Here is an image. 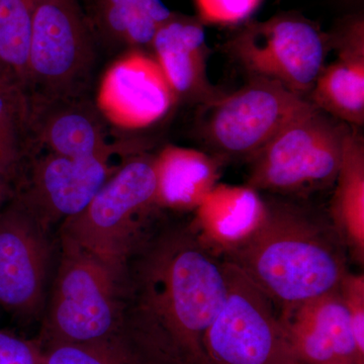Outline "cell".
<instances>
[{
    "mask_svg": "<svg viewBox=\"0 0 364 364\" xmlns=\"http://www.w3.org/2000/svg\"><path fill=\"white\" fill-rule=\"evenodd\" d=\"M31 105L32 149L69 158L133 156L141 153L133 145L112 142L107 119L88 95L31 100Z\"/></svg>",
    "mask_w": 364,
    "mask_h": 364,
    "instance_id": "obj_12",
    "label": "cell"
},
{
    "mask_svg": "<svg viewBox=\"0 0 364 364\" xmlns=\"http://www.w3.org/2000/svg\"><path fill=\"white\" fill-rule=\"evenodd\" d=\"M150 47L176 100L207 102L217 97L207 76V36L202 21L172 14Z\"/></svg>",
    "mask_w": 364,
    "mask_h": 364,
    "instance_id": "obj_16",
    "label": "cell"
},
{
    "mask_svg": "<svg viewBox=\"0 0 364 364\" xmlns=\"http://www.w3.org/2000/svg\"><path fill=\"white\" fill-rule=\"evenodd\" d=\"M44 364H146L121 336L90 343L42 347Z\"/></svg>",
    "mask_w": 364,
    "mask_h": 364,
    "instance_id": "obj_23",
    "label": "cell"
},
{
    "mask_svg": "<svg viewBox=\"0 0 364 364\" xmlns=\"http://www.w3.org/2000/svg\"><path fill=\"white\" fill-rule=\"evenodd\" d=\"M348 253L328 215L287 200H265L252 233L223 253L279 313L336 289L348 272Z\"/></svg>",
    "mask_w": 364,
    "mask_h": 364,
    "instance_id": "obj_2",
    "label": "cell"
},
{
    "mask_svg": "<svg viewBox=\"0 0 364 364\" xmlns=\"http://www.w3.org/2000/svg\"><path fill=\"white\" fill-rule=\"evenodd\" d=\"M331 41L312 21L296 14H279L253 21L230 41L232 56L252 77L264 78L308 100Z\"/></svg>",
    "mask_w": 364,
    "mask_h": 364,
    "instance_id": "obj_8",
    "label": "cell"
},
{
    "mask_svg": "<svg viewBox=\"0 0 364 364\" xmlns=\"http://www.w3.org/2000/svg\"><path fill=\"white\" fill-rule=\"evenodd\" d=\"M338 291L350 318L358 350L364 355V275L347 272L340 280Z\"/></svg>",
    "mask_w": 364,
    "mask_h": 364,
    "instance_id": "obj_25",
    "label": "cell"
},
{
    "mask_svg": "<svg viewBox=\"0 0 364 364\" xmlns=\"http://www.w3.org/2000/svg\"><path fill=\"white\" fill-rule=\"evenodd\" d=\"M262 0H196L200 21L230 26L247 20Z\"/></svg>",
    "mask_w": 364,
    "mask_h": 364,
    "instance_id": "obj_24",
    "label": "cell"
},
{
    "mask_svg": "<svg viewBox=\"0 0 364 364\" xmlns=\"http://www.w3.org/2000/svg\"><path fill=\"white\" fill-rule=\"evenodd\" d=\"M35 0H0V61L26 88Z\"/></svg>",
    "mask_w": 364,
    "mask_h": 364,
    "instance_id": "obj_22",
    "label": "cell"
},
{
    "mask_svg": "<svg viewBox=\"0 0 364 364\" xmlns=\"http://www.w3.org/2000/svg\"><path fill=\"white\" fill-rule=\"evenodd\" d=\"M221 163L202 151L176 146L163 149L155 156L160 208L195 212L217 186Z\"/></svg>",
    "mask_w": 364,
    "mask_h": 364,
    "instance_id": "obj_18",
    "label": "cell"
},
{
    "mask_svg": "<svg viewBox=\"0 0 364 364\" xmlns=\"http://www.w3.org/2000/svg\"><path fill=\"white\" fill-rule=\"evenodd\" d=\"M98 49L80 0H35L26 77L31 100L87 95Z\"/></svg>",
    "mask_w": 364,
    "mask_h": 364,
    "instance_id": "obj_6",
    "label": "cell"
},
{
    "mask_svg": "<svg viewBox=\"0 0 364 364\" xmlns=\"http://www.w3.org/2000/svg\"><path fill=\"white\" fill-rule=\"evenodd\" d=\"M129 157L69 158L32 149L18 198L50 231L82 212Z\"/></svg>",
    "mask_w": 364,
    "mask_h": 364,
    "instance_id": "obj_10",
    "label": "cell"
},
{
    "mask_svg": "<svg viewBox=\"0 0 364 364\" xmlns=\"http://www.w3.org/2000/svg\"><path fill=\"white\" fill-rule=\"evenodd\" d=\"M328 217L346 247L349 258L364 262V142L358 128L345 136Z\"/></svg>",
    "mask_w": 364,
    "mask_h": 364,
    "instance_id": "obj_20",
    "label": "cell"
},
{
    "mask_svg": "<svg viewBox=\"0 0 364 364\" xmlns=\"http://www.w3.org/2000/svg\"><path fill=\"white\" fill-rule=\"evenodd\" d=\"M284 364H299V363H294L293 359H289V360L286 361V363H284Z\"/></svg>",
    "mask_w": 364,
    "mask_h": 364,
    "instance_id": "obj_28",
    "label": "cell"
},
{
    "mask_svg": "<svg viewBox=\"0 0 364 364\" xmlns=\"http://www.w3.org/2000/svg\"><path fill=\"white\" fill-rule=\"evenodd\" d=\"M0 364H44L42 345L0 330Z\"/></svg>",
    "mask_w": 364,
    "mask_h": 364,
    "instance_id": "obj_26",
    "label": "cell"
},
{
    "mask_svg": "<svg viewBox=\"0 0 364 364\" xmlns=\"http://www.w3.org/2000/svg\"><path fill=\"white\" fill-rule=\"evenodd\" d=\"M200 131L218 159L249 161L296 117L312 109L306 98L264 78L205 102Z\"/></svg>",
    "mask_w": 364,
    "mask_h": 364,
    "instance_id": "obj_7",
    "label": "cell"
},
{
    "mask_svg": "<svg viewBox=\"0 0 364 364\" xmlns=\"http://www.w3.org/2000/svg\"><path fill=\"white\" fill-rule=\"evenodd\" d=\"M227 293L225 261L195 217L161 215L124 264L121 336L146 364H208Z\"/></svg>",
    "mask_w": 364,
    "mask_h": 364,
    "instance_id": "obj_1",
    "label": "cell"
},
{
    "mask_svg": "<svg viewBox=\"0 0 364 364\" xmlns=\"http://www.w3.org/2000/svg\"><path fill=\"white\" fill-rule=\"evenodd\" d=\"M61 255L43 327L42 347L121 335L124 267L60 238Z\"/></svg>",
    "mask_w": 364,
    "mask_h": 364,
    "instance_id": "obj_4",
    "label": "cell"
},
{
    "mask_svg": "<svg viewBox=\"0 0 364 364\" xmlns=\"http://www.w3.org/2000/svg\"><path fill=\"white\" fill-rule=\"evenodd\" d=\"M4 176H0V200H1L2 196H4V191H6V183H4Z\"/></svg>",
    "mask_w": 364,
    "mask_h": 364,
    "instance_id": "obj_27",
    "label": "cell"
},
{
    "mask_svg": "<svg viewBox=\"0 0 364 364\" xmlns=\"http://www.w3.org/2000/svg\"><path fill=\"white\" fill-rule=\"evenodd\" d=\"M161 215L155 156L141 152L123 163L82 212L60 225V238L124 267Z\"/></svg>",
    "mask_w": 364,
    "mask_h": 364,
    "instance_id": "obj_3",
    "label": "cell"
},
{
    "mask_svg": "<svg viewBox=\"0 0 364 364\" xmlns=\"http://www.w3.org/2000/svg\"><path fill=\"white\" fill-rule=\"evenodd\" d=\"M31 97L20 83L0 87V176H11L32 149Z\"/></svg>",
    "mask_w": 364,
    "mask_h": 364,
    "instance_id": "obj_21",
    "label": "cell"
},
{
    "mask_svg": "<svg viewBox=\"0 0 364 364\" xmlns=\"http://www.w3.org/2000/svg\"><path fill=\"white\" fill-rule=\"evenodd\" d=\"M176 100L156 60L133 51L105 73L97 105L112 124L141 129L161 119Z\"/></svg>",
    "mask_w": 364,
    "mask_h": 364,
    "instance_id": "obj_14",
    "label": "cell"
},
{
    "mask_svg": "<svg viewBox=\"0 0 364 364\" xmlns=\"http://www.w3.org/2000/svg\"><path fill=\"white\" fill-rule=\"evenodd\" d=\"M350 128L313 107L249 160L246 186L258 193L294 196L334 186Z\"/></svg>",
    "mask_w": 364,
    "mask_h": 364,
    "instance_id": "obj_5",
    "label": "cell"
},
{
    "mask_svg": "<svg viewBox=\"0 0 364 364\" xmlns=\"http://www.w3.org/2000/svg\"><path fill=\"white\" fill-rule=\"evenodd\" d=\"M279 314L294 363L364 364L338 287Z\"/></svg>",
    "mask_w": 364,
    "mask_h": 364,
    "instance_id": "obj_13",
    "label": "cell"
},
{
    "mask_svg": "<svg viewBox=\"0 0 364 364\" xmlns=\"http://www.w3.org/2000/svg\"><path fill=\"white\" fill-rule=\"evenodd\" d=\"M334 42L337 59L325 65L308 100L323 112L352 128L364 124V21H347Z\"/></svg>",
    "mask_w": 364,
    "mask_h": 364,
    "instance_id": "obj_15",
    "label": "cell"
},
{
    "mask_svg": "<svg viewBox=\"0 0 364 364\" xmlns=\"http://www.w3.org/2000/svg\"><path fill=\"white\" fill-rule=\"evenodd\" d=\"M98 46L107 49L149 46L172 11L162 0H83Z\"/></svg>",
    "mask_w": 364,
    "mask_h": 364,
    "instance_id": "obj_19",
    "label": "cell"
},
{
    "mask_svg": "<svg viewBox=\"0 0 364 364\" xmlns=\"http://www.w3.org/2000/svg\"><path fill=\"white\" fill-rule=\"evenodd\" d=\"M49 230L18 200L0 213V306L16 318L44 306L51 261Z\"/></svg>",
    "mask_w": 364,
    "mask_h": 364,
    "instance_id": "obj_11",
    "label": "cell"
},
{
    "mask_svg": "<svg viewBox=\"0 0 364 364\" xmlns=\"http://www.w3.org/2000/svg\"><path fill=\"white\" fill-rule=\"evenodd\" d=\"M225 274L226 296L203 341L208 364H284L293 359L272 299L227 261Z\"/></svg>",
    "mask_w": 364,
    "mask_h": 364,
    "instance_id": "obj_9",
    "label": "cell"
},
{
    "mask_svg": "<svg viewBox=\"0 0 364 364\" xmlns=\"http://www.w3.org/2000/svg\"><path fill=\"white\" fill-rule=\"evenodd\" d=\"M265 213V200L247 186L217 184L195 217L203 236L220 255L252 233Z\"/></svg>",
    "mask_w": 364,
    "mask_h": 364,
    "instance_id": "obj_17",
    "label": "cell"
}]
</instances>
